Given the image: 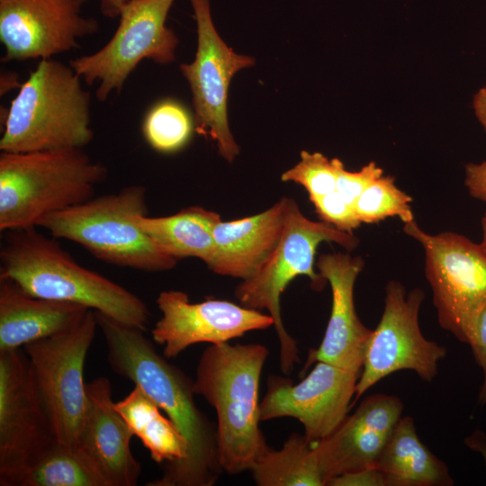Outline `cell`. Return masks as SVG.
<instances>
[{
    "instance_id": "obj_1",
    "label": "cell",
    "mask_w": 486,
    "mask_h": 486,
    "mask_svg": "<svg viewBox=\"0 0 486 486\" xmlns=\"http://www.w3.org/2000/svg\"><path fill=\"white\" fill-rule=\"evenodd\" d=\"M95 312V311H94ZM95 317L111 368L142 389L163 410L187 443L186 457L164 467L148 486H212L223 472L216 427L197 407L194 381L166 360L142 330L102 313Z\"/></svg>"
},
{
    "instance_id": "obj_2",
    "label": "cell",
    "mask_w": 486,
    "mask_h": 486,
    "mask_svg": "<svg viewBox=\"0 0 486 486\" xmlns=\"http://www.w3.org/2000/svg\"><path fill=\"white\" fill-rule=\"evenodd\" d=\"M29 228L9 231L0 251V278L31 296L84 306L145 331L149 310L137 295L77 264L54 239Z\"/></svg>"
},
{
    "instance_id": "obj_3",
    "label": "cell",
    "mask_w": 486,
    "mask_h": 486,
    "mask_svg": "<svg viewBox=\"0 0 486 486\" xmlns=\"http://www.w3.org/2000/svg\"><path fill=\"white\" fill-rule=\"evenodd\" d=\"M269 355L262 344L210 345L202 354L194 392L217 415V442L223 472L250 471L268 446L259 428V384Z\"/></svg>"
},
{
    "instance_id": "obj_4",
    "label": "cell",
    "mask_w": 486,
    "mask_h": 486,
    "mask_svg": "<svg viewBox=\"0 0 486 486\" xmlns=\"http://www.w3.org/2000/svg\"><path fill=\"white\" fill-rule=\"evenodd\" d=\"M69 64L39 60L1 117L0 150L83 148L94 138L91 95Z\"/></svg>"
},
{
    "instance_id": "obj_5",
    "label": "cell",
    "mask_w": 486,
    "mask_h": 486,
    "mask_svg": "<svg viewBox=\"0 0 486 486\" xmlns=\"http://www.w3.org/2000/svg\"><path fill=\"white\" fill-rule=\"evenodd\" d=\"M107 168L83 148L0 154V230L37 228L44 216L85 202Z\"/></svg>"
},
{
    "instance_id": "obj_6",
    "label": "cell",
    "mask_w": 486,
    "mask_h": 486,
    "mask_svg": "<svg viewBox=\"0 0 486 486\" xmlns=\"http://www.w3.org/2000/svg\"><path fill=\"white\" fill-rule=\"evenodd\" d=\"M143 214L146 189L133 184L48 214L37 227L113 266L145 272L172 269L177 260L165 254L138 224L137 216Z\"/></svg>"
},
{
    "instance_id": "obj_7",
    "label": "cell",
    "mask_w": 486,
    "mask_h": 486,
    "mask_svg": "<svg viewBox=\"0 0 486 486\" xmlns=\"http://www.w3.org/2000/svg\"><path fill=\"white\" fill-rule=\"evenodd\" d=\"M321 242H335L352 250L359 240L352 232L308 219L293 199L285 197L284 223L276 248L258 272L235 289V296L241 305L266 310L273 318L279 341L280 369L284 374L294 369L300 357L297 343L282 320L281 295L299 275L308 276L315 290L323 288L326 280L314 270L316 249Z\"/></svg>"
},
{
    "instance_id": "obj_8",
    "label": "cell",
    "mask_w": 486,
    "mask_h": 486,
    "mask_svg": "<svg viewBox=\"0 0 486 486\" xmlns=\"http://www.w3.org/2000/svg\"><path fill=\"white\" fill-rule=\"evenodd\" d=\"M97 328L87 310L67 328L22 347L53 436L70 446H78L86 411L84 368Z\"/></svg>"
},
{
    "instance_id": "obj_9",
    "label": "cell",
    "mask_w": 486,
    "mask_h": 486,
    "mask_svg": "<svg viewBox=\"0 0 486 486\" xmlns=\"http://www.w3.org/2000/svg\"><path fill=\"white\" fill-rule=\"evenodd\" d=\"M404 232L425 252V274L440 327L468 344L486 307V249L454 232L431 235L413 220Z\"/></svg>"
},
{
    "instance_id": "obj_10",
    "label": "cell",
    "mask_w": 486,
    "mask_h": 486,
    "mask_svg": "<svg viewBox=\"0 0 486 486\" xmlns=\"http://www.w3.org/2000/svg\"><path fill=\"white\" fill-rule=\"evenodd\" d=\"M174 1L129 0L111 39L97 51L68 62L86 85L98 83L99 101H106L113 92L119 94L142 60L161 65L175 60L178 38L166 25Z\"/></svg>"
},
{
    "instance_id": "obj_11",
    "label": "cell",
    "mask_w": 486,
    "mask_h": 486,
    "mask_svg": "<svg viewBox=\"0 0 486 486\" xmlns=\"http://www.w3.org/2000/svg\"><path fill=\"white\" fill-rule=\"evenodd\" d=\"M424 298L420 288L407 292L400 283H388L383 312L368 339L353 403L379 381L400 370L412 371L428 382L436 376L438 363L447 350L421 332L418 313Z\"/></svg>"
},
{
    "instance_id": "obj_12",
    "label": "cell",
    "mask_w": 486,
    "mask_h": 486,
    "mask_svg": "<svg viewBox=\"0 0 486 486\" xmlns=\"http://www.w3.org/2000/svg\"><path fill=\"white\" fill-rule=\"evenodd\" d=\"M197 29V48L192 63L180 70L193 97L195 130L216 141L219 154L232 162L239 153L228 122L230 80L239 70L250 68L255 59L233 51L218 34L211 14L210 0H189Z\"/></svg>"
},
{
    "instance_id": "obj_13",
    "label": "cell",
    "mask_w": 486,
    "mask_h": 486,
    "mask_svg": "<svg viewBox=\"0 0 486 486\" xmlns=\"http://www.w3.org/2000/svg\"><path fill=\"white\" fill-rule=\"evenodd\" d=\"M53 439L22 348L0 351V485L17 486Z\"/></svg>"
},
{
    "instance_id": "obj_14",
    "label": "cell",
    "mask_w": 486,
    "mask_h": 486,
    "mask_svg": "<svg viewBox=\"0 0 486 486\" xmlns=\"http://www.w3.org/2000/svg\"><path fill=\"white\" fill-rule=\"evenodd\" d=\"M88 0H0L3 63L48 59L79 48V40L99 31L82 14Z\"/></svg>"
},
{
    "instance_id": "obj_15",
    "label": "cell",
    "mask_w": 486,
    "mask_h": 486,
    "mask_svg": "<svg viewBox=\"0 0 486 486\" xmlns=\"http://www.w3.org/2000/svg\"><path fill=\"white\" fill-rule=\"evenodd\" d=\"M360 374L319 361L297 383L269 375L266 395L259 403L260 421L295 418L302 423L305 436L319 442L347 416Z\"/></svg>"
},
{
    "instance_id": "obj_16",
    "label": "cell",
    "mask_w": 486,
    "mask_h": 486,
    "mask_svg": "<svg viewBox=\"0 0 486 486\" xmlns=\"http://www.w3.org/2000/svg\"><path fill=\"white\" fill-rule=\"evenodd\" d=\"M160 319L151 330L153 341L163 346V356L174 358L197 343L221 344L253 330L274 326L261 310L226 300L191 302L186 292H161L157 298Z\"/></svg>"
},
{
    "instance_id": "obj_17",
    "label": "cell",
    "mask_w": 486,
    "mask_h": 486,
    "mask_svg": "<svg viewBox=\"0 0 486 486\" xmlns=\"http://www.w3.org/2000/svg\"><path fill=\"white\" fill-rule=\"evenodd\" d=\"M316 266L330 284L332 305L322 341L317 348L310 349L303 372L322 361L361 373L373 331L360 320L354 302L355 283L364 261L346 253L324 254L319 256Z\"/></svg>"
},
{
    "instance_id": "obj_18",
    "label": "cell",
    "mask_w": 486,
    "mask_h": 486,
    "mask_svg": "<svg viewBox=\"0 0 486 486\" xmlns=\"http://www.w3.org/2000/svg\"><path fill=\"white\" fill-rule=\"evenodd\" d=\"M402 411L403 403L397 396L370 395L333 433L315 442L325 486L331 477L375 468Z\"/></svg>"
},
{
    "instance_id": "obj_19",
    "label": "cell",
    "mask_w": 486,
    "mask_h": 486,
    "mask_svg": "<svg viewBox=\"0 0 486 486\" xmlns=\"http://www.w3.org/2000/svg\"><path fill=\"white\" fill-rule=\"evenodd\" d=\"M87 407L78 446L98 467L109 486H135L141 465L130 450L134 436L116 411L106 377L86 383Z\"/></svg>"
},
{
    "instance_id": "obj_20",
    "label": "cell",
    "mask_w": 486,
    "mask_h": 486,
    "mask_svg": "<svg viewBox=\"0 0 486 486\" xmlns=\"http://www.w3.org/2000/svg\"><path fill=\"white\" fill-rule=\"evenodd\" d=\"M285 197L267 210L214 227L213 273L247 280L256 274L276 248L284 228Z\"/></svg>"
},
{
    "instance_id": "obj_21",
    "label": "cell",
    "mask_w": 486,
    "mask_h": 486,
    "mask_svg": "<svg viewBox=\"0 0 486 486\" xmlns=\"http://www.w3.org/2000/svg\"><path fill=\"white\" fill-rule=\"evenodd\" d=\"M87 308L36 298L0 278V351L50 337L75 323Z\"/></svg>"
},
{
    "instance_id": "obj_22",
    "label": "cell",
    "mask_w": 486,
    "mask_h": 486,
    "mask_svg": "<svg viewBox=\"0 0 486 486\" xmlns=\"http://www.w3.org/2000/svg\"><path fill=\"white\" fill-rule=\"evenodd\" d=\"M386 486H452L445 462L419 439L414 420L400 417L376 463Z\"/></svg>"
},
{
    "instance_id": "obj_23",
    "label": "cell",
    "mask_w": 486,
    "mask_h": 486,
    "mask_svg": "<svg viewBox=\"0 0 486 486\" xmlns=\"http://www.w3.org/2000/svg\"><path fill=\"white\" fill-rule=\"evenodd\" d=\"M140 227L167 256L176 260L195 257L207 266L215 252L213 230L220 215L199 206H191L169 216L136 218Z\"/></svg>"
},
{
    "instance_id": "obj_24",
    "label": "cell",
    "mask_w": 486,
    "mask_h": 486,
    "mask_svg": "<svg viewBox=\"0 0 486 486\" xmlns=\"http://www.w3.org/2000/svg\"><path fill=\"white\" fill-rule=\"evenodd\" d=\"M257 486H325L315 442L292 433L279 450L270 446L250 469Z\"/></svg>"
},
{
    "instance_id": "obj_25",
    "label": "cell",
    "mask_w": 486,
    "mask_h": 486,
    "mask_svg": "<svg viewBox=\"0 0 486 486\" xmlns=\"http://www.w3.org/2000/svg\"><path fill=\"white\" fill-rule=\"evenodd\" d=\"M17 486H109L89 455L79 446L56 439L32 462Z\"/></svg>"
},
{
    "instance_id": "obj_26",
    "label": "cell",
    "mask_w": 486,
    "mask_h": 486,
    "mask_svg": "<svg viewBox=\"0 0 486 486\" xmlns=\"http://www.w3.org/2000/svg\"><path fill=\"white\" fill-rule=\"evenodd\" d=\"M194 130V115L185 105L173 98L154 104L141 123V132L147 143L154 150L164 154L183 149L191 140Z\"/></svg>"
},
{
    "instance_id": "obj_27",
    "label": "cell",
    "mask_w": 486,
    "mask_h": 486,
    "mask_svg": "<svg viewBox=\"0 0 486 486\" xmlns=\"http://www.w3.org/2000/svg\"><path fill=\"white\" fill-rule=\"evenodd\" d=\"M411 197L395 184L393 177L382 176L370 184L355 203L361 223H375L387 217H398L404 223L414 220Z\"/></svg>"
},
{
    "instance_id": "obj_28",
    "label": "cell",
    "mask_w": 486,
    "mask_h": 486,
    "mask_svg": "<svg viewBox=\"0 0 486 486\" xmlns=\"http://www.w3.org/2000/svg\"><path fill=\"white\" fill-rule=\"evenodd\" d=\"M281 180L303 186L311 202L336 190L337 171L333 158L302 150L300 161L284 172Z\"/></svg>"
},
{
    "instance_id": "obj_29",
    "label": "cell",
    "mask_w": 486,
    "mask_h": 486,
    "mask_svg": "<svg viewBox=\"0 0 486 486\" xmlns=\"http://www.w3.org/2000/svg\"><path fill=\"white\" fill-rule=\"evenodd\" d=\"M333 161L337 171L336 191L354 207L364 189L383 176L382 169L374 161L355 172L346 170L339 158H335Z\"/></svg>"
},
{
    "instance_id": "obj_30",
    "label": "cell",
    "mask_w": 486,
    "mask_h": 486,
    "mask_svg": "<svg viewBox=\"0 0 486 486\" xmlns=\"http://www.w3.org/2000/svg\"><path fill=\"white\" fill-rule=\"evenodd\" d=\"M322 221L337 229L352 232L361 224L356 214L355 207L344 200L335 190L311 201Z\"/></svg>"
},
{
    "instance_id": "obj_31",
    "label": "cell",
    "mask_w": 486,
    "mask_h": 486,
    "mask_svg": "<svg viewBox=\"0 0 486 486\" xmlns=\"http://www.w3.org/2000/svg\"><path fill=\"white\" fill-rule=\"evenodd\" d=\"M468 345L471 346L475 361L483 374L482 383L478 394V403L486 405V307L481 312L472 330Z\"/></svg>"
},
{
    "instance_id": "obj_32",
    "label": "cell",
    "mask_w": 486,
    "mask_h": 486,
    "mask_svg": "<svg viewBox=\"0 0 486 486\" xmlns=\"http://www.w3.org/2000/svg\"><path fill=\"white\" fill-rule=\"evenodd\" d=\"M326 486H386V482L377 468H370L331 477Z\"/></svg>"
},
{
    "instance_id": "obj_33",
    "label": "cell",
    "mask_w": 486,
    "mask_h": 486,
    "mask_svg": "<svg viewBox=\"0 0 486 486\" xmlns=\"http://www.w3.org/2000/svg\"><path fill=\"white\" fill-rule=\"evenodd\" d=\"M464 184L473 198L486 202V160L466 164Z\"/></svg>"
},
{
    "instance_id": "obj_34",
    "label": "cell",
    "mask_w": 486,
    "mask_h": 486,
    "mask_svg": "<svg viewBox=\"0 0 486 486\" xmlns=\"http://www.w3.org/2000/svg\"><path fill=\"white\" fill-rule=\"evenodd\" d=\"M464 444L471 450L479 453L486 465V434L481 429H475L464 438Z\"/></svg>"
},
{
    "instance_id": "obj_35",
    "label": "cell",
    "mask_w": 486,
    "mask_h": 486,
    "mask_svg": "<svg viewBox=\"0 0 486 486\" xmlns=\"http://www.w3.org/2000/svg\"><path fill=\"white\" fill-rule=\"evenodd\" d=\"M129 0H99L102 14L108 19L118 18Z\"/></svg>"
},
{
    "instance_id": "obj_36",
    "label": "cell",
    "mask_w": 486,
    "mask_h": 486,
    "mask_svg": "<svg viewBox=\"0 0 486 486\" xmlns=\"http://www.w3.org/2000/svg\"><path fill=\"white\" fill-rule=\"evenodd\" d=\"M472 107L475 116L486 130V87L481 88L474 94Z\"/></svg>"
},
{
    "instance_id": "obj_37",
    "label": "cell",
    "mask_w": 486,
    "mask_h": 486,
    "mask_svg": "<svg viewBox=\"0 0 486 486\" xmlns=\"http://www.w3.org/2000/svg\"><path fill=\"white\" fill-rule=\"evenodd\" d=\"M22 84L19 82V76L16 73L9 71L1 74L0 92L1 95L5 94L14 88H20Z\"/></svg>"
},
{
    "instance_id": "obj_38",
    "label": "cell",
    "mask_w": 486,
    "mask_h": 486,
    "mask_svg": "<svg viewBox=\"0 0 486 486\" xmlns=\"http://www.w3.org/2000/svg\"><path fill=\"white\" fill-rule=\"evenodd\" d=\"M482 241L481 242V244L486 249V212L482 220Z\"/></svg>"
}]
</instances>
